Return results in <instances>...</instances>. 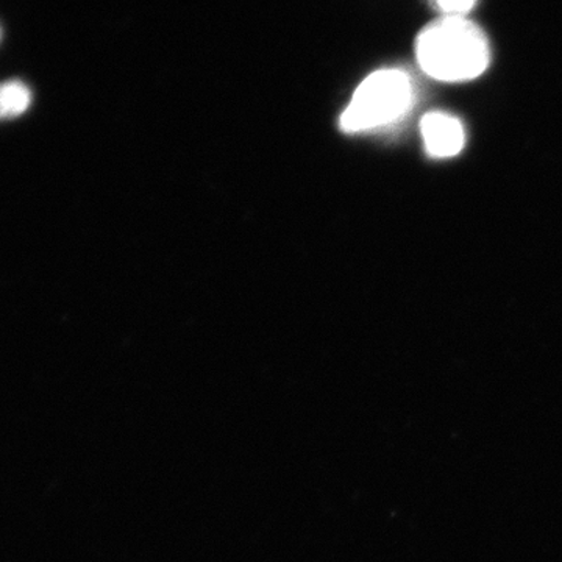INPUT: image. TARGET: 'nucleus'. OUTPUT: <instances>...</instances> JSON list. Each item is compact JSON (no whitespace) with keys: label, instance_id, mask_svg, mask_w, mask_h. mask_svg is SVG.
<instances>
[{"label":"nucleus","instance_id":"1","mask_svg":"<svg viewBox=\"0 0 562 562\" xmlns=\"http://www.w3.org/2000/svg\"><path fill=\"white\" fill-rule=\"evenodd\" d=\"M416 55L425 74L449 83L476 79L491 61L486 35L464 16H442L428 24L417 36Z\"/></svg>","mask_w":562,"mask_h":562},{"label":"nucleus","instance_id":"2","mask_svg":"<svg viewBox=\"0 0 562 562\" xmlns=\"http://www.w3.org/2000/svg\"><path fill=\"white\" fill-rule=\"evenodd\" d=\"M414 102V85L401 69H382L371 74L344 110L342 132L360 133L384 127L402 120Z\"/></svg>","mask_w":562,"mask_h":562},{"label":"nucleus","instance_id":"3","mask_svg":"<svg viewBox=\"0 0 562 562\" xmlns=\"http://www.w3.org/2000/svg\"><path fill=\"white\" fill-rule=\"evenodd\" d=\"M420 132L425 149L432 158L454 157L465 144V132L461 121L438 111L422 117Z\"/></svg>","mask_w":562,"mask_h":562},{"label":"nucleus","instance_id":"4","mask_svg":"<svg viewBox=\"0 0 562 562\" xmlns=\"http://www.w3.org/2000/svg\"><path fill=\"white\" fill-rule=\"evenodd\" d=\"M31 103L32 92L22 81L11 80L0 85V121L21 116Z\"/></svg>","mask_w":562,"mask_h":562},{"label":"nucleus","instance_id":"5","mask_svg":"<svg viewBox=\"0 0 562 562\" xmlns=\"http://www.w3.org/2000/svg\"><path fill=\"white\" fill-rule=\"evenodd\" d=\"M443 16H465L475 7L476 0H431Z\"/></svg>","mask_w":562,"mask_h":562},{"label":"nucleus","instance_id":"6","mask_svg":"<svg viewBox=\"0 0 562 562\" xmlns=\"http://www.w3.org/2000/svg\"><path fill=\"white\" fill-rule=\"evenodd\" d=\"M0 36H2V32H0Z\"/></svg>","mask_w":562,"mask_h":562}]
</instances>
